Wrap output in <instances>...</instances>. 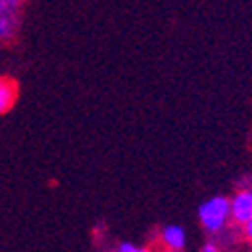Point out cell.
I'll return each mask as SVG.
<instances>
[{"label":"cell","mask_w":252,"mask_h":252,"mask_svg":"<svg viewBox=\"0 0 252 252\" xmlns=\"http://www.w3.org/2000/svg\"><path fill=\"white\" fill-rule=\"evenodd\" d=\"M198 220L210 234H216L230 222V200L224 196H212L198 208Z\"/></svg>","instance_id":"1"},{"label":"cell","mask_w":252,"mask_h":252,"mask_svg":"<svg viewBox=\"0 0 252 252\" xmlns=\"http://www.w3.org/2000/svg\"><path fill=\"white\" fill-rule=\"evenodd\" d=\"M27 0H0V45H6L18 34L23 25Z\"/></svg>","instance_id":"2"},{"label":"cell","mask_w":252,"mask_h":252,"mask_svg":"<svg viewBox=\"0 0 252 252\" xmlns=\"http://www.w3.org/2000/svg\"><path fill=\"white\" fill-rule=\"evenodd\" d=\"M250 218H252V192L240 190L230 200V220L236 226H242Z\"/></svg>","instance_id":"3"},{"label":"cell","mask_w":252,"mask_h":252,"mask_svg":"<svg viewBox=\"0 0 252 252\" xmlns=\"http://www.w3.org/2000/svg\"><path fill=\"white\" fill-rule=\"evenodd\" d=\"M18 99V83L10 75L0 73V117L6 115Z\"/></svg>","instance_id":"4"},{"label":"cell","mask_w":252,"mask_h":252,"mask_svg":"<svg viewBox=\"0 0 252 252\" xmlns=\"http://www.w3.org/2000/svg\"><path fill=\"white\" fill-rule=\"evenodd\" d=\"M161 242L167 250H184L186 248V230L182 226H165L161 230Z\"/></svg>","instance_id":"5"},{"label":"cell","mask_w":252,"mask_h":252,"mask_svg":"<svg viewBox=\"0 0 252 252\" xmlns=\"http://www.w3.org/2000/svg\"><path fill=\"white\" fill-rule=\"evenodd\" d=\"M117 250L119 252H141V248L135 246V244H131V242H119L117 244Z\"/></svg>","instance_id":"6"},{"label":"cell","mask_w":252,"mask_h":252,"mask_svg":"<svg viewBox=\"0 0 252 252\" xmlns=\"http://www.w3.org/2000/svg\"><path fill=\"white\" fill-rule=\"evenodd\" d=\"M242 228H244V236H246V240L252 244V218L246 220V222L242 224Z\"/></svg>","instance_id":"7"},{"label":"cell","mask_w":252,"mask_h":252,"mask_svg":"<svg viewBox=\"0 0 252 252\" xmlns=\"http://www.w3.org/2000/svg\"><path fill=\"white\" fill-rule=\"evenodd\" d=\"M220 250V246H216V244H212V242H206L204 246H202V252H218Z\"/></svg>","instance_id":"8"}]
</instances>
